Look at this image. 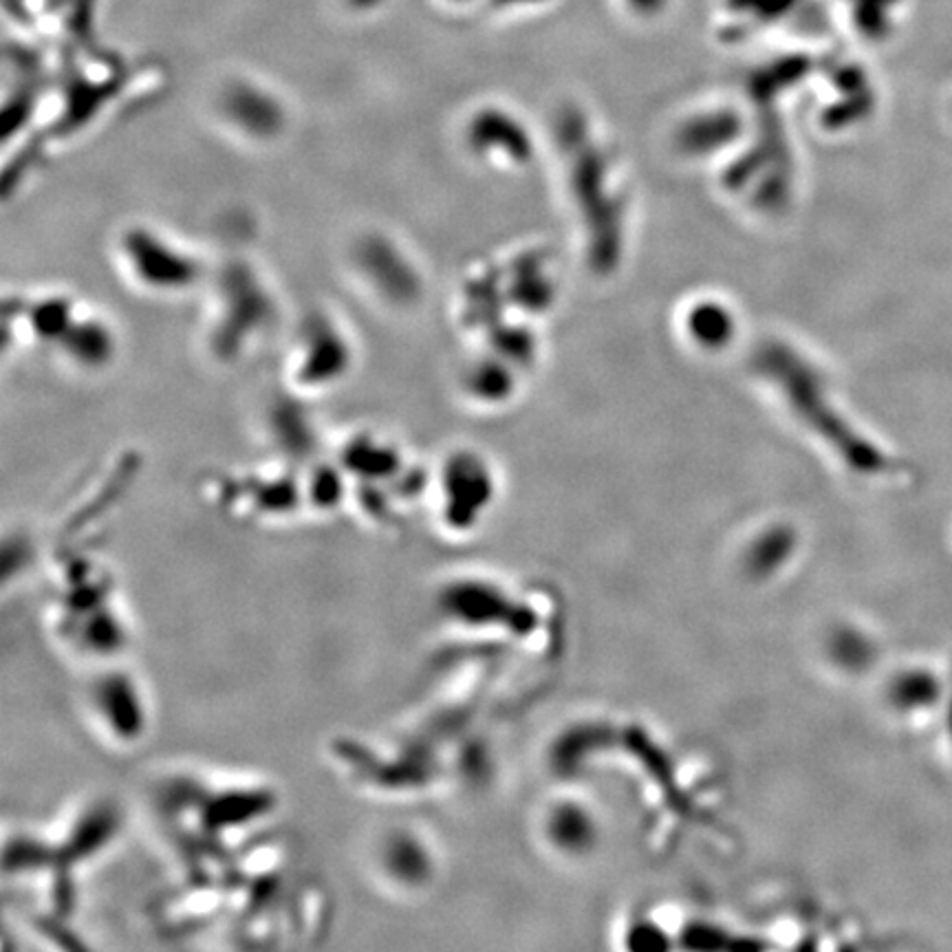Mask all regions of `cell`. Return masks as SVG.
<instances>
[{
    "mask_svg": "<svg viewBox=\"0 0 952 952\" xmlns=\"http://www.w3.org/2000/svg\"><path fill=\"white\" fill-rule=\"evenodd\" d=\"M218 110L225 126L251 143L275 141L286 128L282 104L264 88L247 82L227 86L218 99Z\"/></svg>",
    "mask_w": 952,
    "mask_h": 952,
    "instance_id": "cell-4",
    "label": "cell"
},
{
    "mask_svg": "<svg viewBox=\"0 0 952 952\" xmlns=\"http://www.w3.org/2000/svg\"><path fill=\"white\" fill-rule=\"evenodd\" d=\"M355 7H361V9H368V7H375L379 0H350Z\"/></svg>",
    "mask_w": 952,
    "mask_h": 952,
    "instance_id": "cell-7",
    "label": "cell"
},
{
    "mask_svg": "<svg viewBox=\"0 0 952 952\" xmlns=\"http://www.w3.org/2000/svg\"><path fill=\"white\" fill-rule=\"evenodd\" d=\"M350 267L377 302L405 309L421 293V278L405 249L383 234L361 236L350 251Z\"/></svg>",
    "mask_w": 952,
    "mask_h": 952,
    "instance_id": "cell-3",
    "label": "cell"
},
{
    "mask_svg": "<svg viewBox=\"0 0 952 952\" xmlns=\"http://www.w3.org/2000/svg\"><path fill=\"white\" fill-rule=\"evenodd\" d=\"M123 280L152 298H178L207 278L205 260L190 245L148 223L126 225L112 245Z\"/></svg>",
    "mask_w": 952,
    "mask_h": 952,
    "instance_id": "cell-1",
    "label": "cell"
},
{
    "mask_svg": "<svg viewBox=\"0 0 952 952\" xmlns=\"http://www.w3.org/2000/svg\"><path fill=\"white\" fill-rule=\"evenodd\" d=\"M79 302L66 293H40L18 300V331L26 342L53 346L62 339L75 315Z\"/></svg>",
    "mask_w": 952,
    "mask_h": 952,
    "instance_id": "cell-6",
    "label": "cell"
},
{
    "mask_svg": "<svg viewBox=\"0 0 952 952\" xmlns=\"http://www.w3.org/2000/svg\"><path fill=\"white\" fill-rule=\"evenodd\" d=\"M355 342L337 315L315 309L295 326L284 370L293 394H324L344 383L355 368Z\"/></svg>",
    "mask_w": 952,
    "mask_h": 952,
    "instance_id": "cell-2",
    "label": "cell"
},
{
    "mask_svg": "<svg viewBox=\"0 0 952 952\" xmlns=\"http://www.w3.org/2000/svg\"><path fill=\"white\" fill-rule=\"evenodd\" d=\"M55 350L73 370L101 372L117 357V331L104 315L79 309Z\"/></svg>",
    "mask_w": 952,
    "mask_h": 952,
    "instance_id": "cell-5",
    "label": "cell"
}]
</instances>
